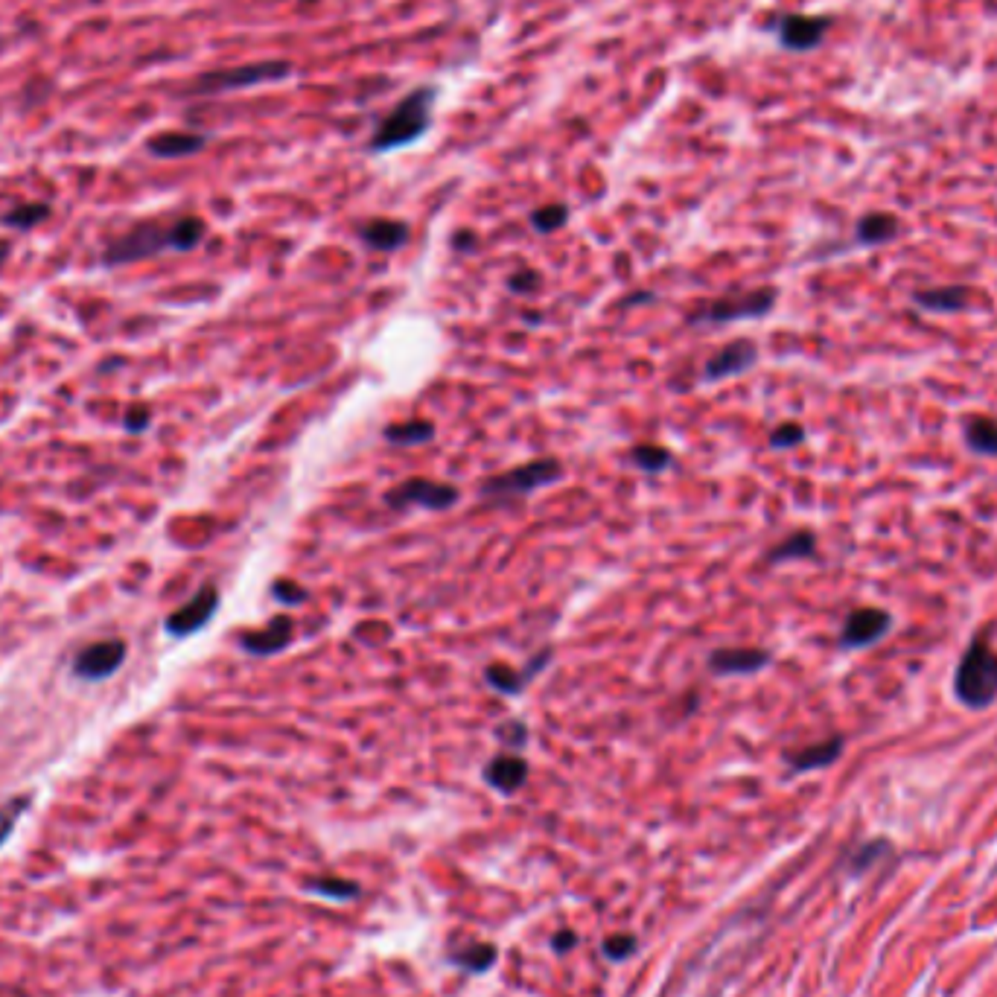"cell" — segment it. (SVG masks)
<instances>
[{
    "label": "cell",
    "instance_id": "cell-1",
    "mask_svg": "<svg viewBox=\"0 0 997 997\" xmlns=\"http://www.w3.org/2000/svg\"><path fill=\"white\" fill-rule=\"evenodd\" d=\"M207 225L199 216H184L170 225L161 222H143L135 225L129 234L117 237L105 248L103 266H126L135 260H149L164 251H193L205 240Z\"/></svg>",
    "mask_w": 997,
    "mask_h": 997
},
{
    "label": "cell",
    "instance_id": "cell-2",
    "mask_svg": "<svg viewBox=\"0 0 997 997\" xmlns=\"http://www.w3.org/2000/svg\"><path fill=\"white\" fill-rule=\"evenodd\" d=\"M435 97L438 91L423 85V88H414L409 97H403L400 103L391 108V114L382 120L374 132V138L368 143L371 152H394V149H403L409 146L414 140H420L429 126H432V105H435Z\"/></svg>",
    "mask_w": 997,
    "mask_h": 997
},
{
    "label": "cell",
    "instance_id": "cell-3",
    "mask_svg": "<svg viewBox=\"0 0 997 997\" xmlns=\"http://www.w3.org/2000/svg\"><path fill=\"white\" fill-rule=\"evenodd\" d=\"M954 691L968 709H986L997 697V654L983 636H977L960 659Z\"/></svg>",
    "mask_w": 997,
    "mask_h": 997
},
{
    "label": "cell",
    "instance_id": "cell-4",
    "mask_svg": "<svg viewBox=\"0 0 997 997\" xmlns=\"http://www.w3.org/2000/svg\"><path fill=\"white\" fill-rule=\"evenodd\" d=\"M292 76V65L283 59H269V62H251V65H240L231 70H213L205 73L193 82V88L187 94L196 97H216V94H228V91H242V88H254V85H266V82H280Z\"/></svg>",
    "mask_w": 997,
    "mask_h": 997
},
{
    "label": "cell",
    "instance_id": "cell-5",
    "mask_svg": "<svg viewBox=\"0 0 997 997\" xmlns=\"http://www.w3.org/2000/svg\"><path fill=\"white\" fill-rule=\"evenodd\" d=\"M560 479H563V464L557 458H537V461L519 464L514 470L484 479L479 493L484 499H511V496H528L534 490H543Z\"/></svg>",
    "mask_w": 997,
    "mask_h": 997
},
{
    "label": "cell",
    "instance_id": "cell-6",
    "mask_svg": "<svg viewBox=\"0 0 997 997\" xmlns=\"http://www.w3.org/2000/svg\"><path fill=\"white\" fill-rule=\"evenodd\" d=\"M779 301V292L773 286H761L753 292H738V295H723L718 301L703 304L700 312L688 315L691 324H732V321H750V318H764L773 312Z\"/></svg>",
    "mask_w": 997,
    "mask_h": 997
},
{
    "label": "cell",
    "instance_id": "cell-7",
    "mask_svg": "<svg viewBox=\"0 0 997 997\" xmlns=\"http://www.w3.org/2000/svg\"><path fill=\"white\" fill-rule=\"evenodd\" d=\"M382 499L391 511H406V508L449 511L452 505H458L461 490L452 484L432 482V479H406V482L394 484Z\"/></svg>",
    "mask_w": 997,
    "mask_h": 997
},
{
    "label": "cell",
    "instance_id": "cell-8",
    "mask_svg": "<svg viewBox=\"0 0 997 997\" xmlns=\"http://www.w3.org/2000/svg\"><path fill=\"white\" fill-rule=\"evenodd\" d=\"M126 654H129V648H126L123 639H103V642L85 645L79 654L73 656L70 668L85 683H103L123 668Z\"/></svg>",
    "mask_w": 997,
    "mask_h": 997
},
{
    "label": "cell",
    "instance_id": "cell-9",
    "mask_svg": "<svg viewBox=\"0 0 997 997\" xmlns=\"http://www.w3.org/2000/svg\"><path fill=\"white\" fill-rule=\"evenodd\" d=\"M216 610H219V589L213 584H205L187 604L172 610L164 621V630L170 633L172 639H187V636H193L202 627H207L210 619L216 616Z\"/></svg>",
    "mask_w": 997,
    "mask_h": 997
},
{
    "label": "cell",
    "instance_id": "cell-10",
    "mask_svg": "<svg viewBox=\"0 0 997 997\" xmlns=\"http://www.w3.org/2000/svg\"><path fill=\"white\" fill-rule=\"evenodd\" d=\"M828 30H831L828 15H782L776 21V35H779L782 47L793 50V53H805V50L820 47Z\"/></svg>",
    "mask_w": 997,
    "mask_h": 997
},
{
    "label": "cell",
    "instance_id": "cell-11",
    "mask_svg": "<svg viewBox=\"0 0 997 997\" xmlns=\"http://www.w3.org/2000/svg\"><path fill=\"white\" fill-rule=\"evenodd\" d=\"M890 627H893V616L887 610H878V607L855 610L840 630V648H846V651L869 648L878 639H884Z\"/></svg>",
    "mask_w": 997,
    "mask_h": 997
},
{
    "label": "cell",
    "instance_id": "cell-12",
    "mask_svg": "<svg viewBox=\"0 0 997 997\" xmlns=\"http://www.w3.org/2000/svg\"><path fill=\"white\" fill-rule=\"evenodd\" d=\"M758 359L756 342L750 339H735V342L723 344L718 353L709 356L706 368H703V379L706 382H721L729 377H741L747 374Z\"/></svg>",
    "mask_w": 997,
    "mask_h": 997
},
{
    "label": "cell",
    "instance_id": "cell-13",
    "mask_svg": "<svg viewBox=\"0 0 997 997\" xmlns=\"http://www.w3.org/2000/svg\"><path fill=\"white\" fill-rule=\"evenodd\" d=\"M773 662V654L764 648H718L712 651L706 665L715 677H750L764 671Z\"/></svg>",
    "mask_w": 997,
    "mask_h": 997
},
{
    "label": "cell",
    "instance_id": "cell-14",
    "mask_svg": "<svg viewBox=\"0 0 997 997\" xmlns=\"http://www.w3.org/2000/svg\"><path fill=\"white\" fill-rule=\"evenodd\" d=\"M295 621L292 616H275L263 630H248L240 636V645L251 656H275L292 645Z\"/></svg>",
    "mask_w": 997,
    "mask_h": 997
},
{
    "label": "cell",
    "instance_id": "cell-15",
    "mask_svg": "<svg viewBox=\"0 0 997 997\" xmlns=\"http://www.w3.org/2000/svg\"><path fill=\"white\" fill-rule=\"evenodd\" d=\"M482 776L493 791H499L502 796H514L528 782V761L516 753H502L484 764Z\"/></svg>",
    "mask_w": 997,
    "mask_h": 997
},
{
    "label": "cell",
    "instance_id": "cell-16",
    "mask_svg": "<svg viewBox=\"0 0 997 997\" xmlns=\"http://www.w3.org/2000/svg\"><path fill=\"white\" fill-rule=\"evenodd\" d=\"M356 234L368 248L391 254V251H400L409 242V225L400 222V219H371V222H362Z\"/></svg>",
    "mask_w": 997,
    "mask_h": 997
},
{
    "label": "cell",
    "instance_id": "cell-17",
    "mask_svg": "<svg viewBox=\"0 0 997 997\" xmlns=\"http://www.w3.org/2000/svg\"><path fill=\"white\" fill-rule=\"evenodd\" d=\"M207 146L205 135H196V132H161L155 138H149L146 149L155 155V158H187V155H196L202 152Z\"/></svg>",
    "mask_w": 997,
    "mask_h": 997
},
{
    "label": "cell",
    "instance_id": "cell-18",
    "mask_svg": "<svg viewBox=\"0 0 997 997\" xmlns=\"http://www.w3.org/2000/svg\"><path fill=\"white\" fill-rule=\"evenodd\" d=\"M843 753V738H828L823 744H814V747H805V750H796V753H788V764H791L796 773H805V770H820V767H828L831 761H837Z\"/></svg>",
    "mask_w": 997,
    "mask_h": 997
},
{
    "label": "cell",
    "instance_id": "cell-19",
    "mask_svg": "<svg viewBox=\"0 0 997 997\" xmlns=\"http://www.w3.org/2000/svg\"><path fill=\"white\" fill-rule=\"evenodd\" d=\"M916 304L933 312H960L971 304V289L968 286L922 289V292H916Z\"/></svg>",
    "mask_w": 997,
    "mask_h": 997
},
{
    "label": "cell",
    "instance_id": "cell-20",
    "mask_svg": "<svg viewBox=\"0 0 997 997\" xmlns=\"http://www.w3.org/2000/svg\"><path fill=\"white\" fill-rule=\"evenodd\" d=\"M382 435L391 447H420V444L435 441V423L432 420H403V423L385 426Z\"/></svg>",
    "mask_w": 997,
    "mask_h": 997
},
{
    "label": "cell",
    "instance_id": "cell-21",
    "mask_svg": "<svg viewBox=\"0 0 997 997\" xmlns=\"http://www.w3.org/2000/svg\"><path fill=\"white\" fill-rule=\"evenodd\" d=\"M817 554V537L811 531H793L791 537H785L782 543H776L767 563H788V560H808Z\"/></svg>",
    "mask_w": 997,
    "mask_h": 997
},
{
    "label": "cell",
    "instance_id": "cell-22",
    "mask_svg": "<svg viewBox=\"0 0 997 997\" xmlns=\"http://www.w3.org/2000/svg\"><path fill=\"white\" fill-rule=\"evenodd\" d=\"M484 683L490 688H496L499 694L516 697V694L525 691V686L531 683V677L525 674V668H511L505 662H493V665L484 668Z\"/></svg>",
    "mask_w": 997,
    "mask_h": 997
},
{
    "label": "cell",
    "instance_id": "cell-23",
    "mask_svg": "<svg viewBox=\"0 0 997 997\" xmlns=\"http://www.w3.org/2000/svg\"><path fill=\"white\" fill-rule=\"evenodd\" d=\"M901 231L893 213H866L858 222V242L863 245H881L890 242Z\"/></svg>",
    "mask_w": 997,
    "mask_h": 997
},
{
    "label": "cell",
    "instance_id": "cell-24",
    "mask_svg": "<svg viewBox=\"0 0 997 997\" xmlns=\"http://www.w3.org/2000/svg\"><path fill=\"white\" fill-rule=\"evenodd\" d=\"M449 960L458 965V968L470 971V974H482V971H487L490 965L496 963V948L487 945V942H473L467 948H452Z\"/></svg>",
    "mask_w": 997,
    "mask_h": 997
},
{
    "label": "cell",
    "instance_id": "cell-25",
    "mask_svg": "<svg viewBox=\"0 0 997 997\" xmlns=\"http://www.w3.org/2000/svg\"><path fill=\"white\" fill-rule=\"evenodd\" d=\"M965 444L980 455H997V423L989 417H971L965 423Z\"/></svg>",
    "mask_w": 997,
    "mask_h": 997
},
{
    "label": "cell",
    "instance_id": "cell-26",
    "mask_svg": "<svg viewBox=\"0 0 997 997\" xmlns=\"http://www.w3.org/2000/svg\"><path fill=\"white\" fill-rule=\"evenodd\" d=\"M630 455H633V464H636L639 470L651 473V476L662 473V470H668V467L674 464V455H671L665 447H656V444H639V447L630 449Z\"/></svg>",
    "mask_w": 997,
    "mask_h": 997
},
{
    "label": "cell",
    "instance_id": "cell-27",
    "mask_svg": "<svg viewBox=\"0 0 997 997\" xmlns=\"http://www.w3.org/2000/svg\"><path fill=\"white\" fill-rule=\"evenodd\" d=\"M569 222V207L566 205H543V207H537L534 213H531V228L537 231V234H554V231H560L563 225Z\"/></svg>",
    "mask_w": 997,
    "mask_h": 997
},
{
    "label": "cell",
    "instance_id": "cell-28",
    "mask_svg": "<svg viewBox=\"0 0 997 997\" xmlns=\"http://www.w3.org/2000/svg\"><path fill=\"white\" fill-rule=\"evenodd\" d=\"M310 890L324 895V898H336V901H347V898L359 895V887L353 881H344V878H312Z\"/></svg>",
    "mask_w": 997,
    "mask_h": 997
},
{
    "label": "cell",
    "instance_id": "cell-29",
    "mask_svg": "<svg viewBox=\"0 0 997 997\" xmlns=\"http://www.w3.org/2000/svg\"><path fill=\"white\" fill-rule=\"evenodd\" d=\"M47 213H50V207L47 205H21L15 207V210H9V213L3 216V222H6L9 228H21V231H27V228H35L38 222H44Z\"/></svg>",
    "mask_w": 997,
    "mask_h": 997
},
{
    "label": "cell",
    "instance_id": "cell-30",
    "mask_svg": "<svg viewBox=\"0 0 997 997\" xmlns=\"http://www.w3.org/2000/svg\"><path fill=\"white\" fill-rule=\"evenodd\" d=\"M272 598L280 601V604H286V607H301V604L310 601V589L283 578V581H275V584H272Z\"/></svg>",
    "mask_w": 997,
    "mask_h": 997
},
{
    "label": "cell",
    "instance_id": "cell-31",
    "mask_svg": "<svg viewBox=\"0 0 997 997\" xmlns=\"http://www.w3.org/2000/svg\"><path fill=\"white\" fill-rule=\"evenodd\" d=\"M27 805H30V799L27 796H15V799H9V802H3L0 805V846L6 843V837L12 834V828H15V823H18V817L27 811Z\"/></svg>",
    "mask_w": 997,
    "mask_h": 997
},
{
    "label": "cell",
    "instance_id": "cell-32",
    "mask_svg": "<svg viewBox=\"0 0 997 997\" xmlns=\"http://www.w3.org/2000/svg\"><path fill=\"white\" fill-rule=\"evenodd\" d=\"M493 735H496V741H502L505 747H511V750H522V747H525V741H528V726H525L522 721H505L493 729Z\"/></svg>",
    "mask_w": 997,
    "mask_h": 997
},
{
    "label": "cell",
    "instance_id": "cell-33",
    "mask_svg": "<svg viewBox=\"0 0 997 997\" xmlns=\"http://www.w3.org/2000/svg\"><path fill=\"white\" fill-rule=\"evenodd\" d=\"M802 441H805V429L799 423H782L770 435V447L773 449H791L796 444H802Z\"/></svg>",
    "mask_w": 997,
    "mask_h": 997
},
{
    "label": "cell",
    "instance_id": "cell-34",
    "mask_svg": "<svg viewBox=\"0 0 997 997\" xmlns=\"http://www.w3.org/2000/svg\"><path fill=\"white\" fill-rule=\"evenodd\" d=\"M540 283H543V277H540V272H534V269H516L514 275L508 277V289L514 292V295H531V292H537L540 289Z\"/></svg>",
    "mask_w": 997,
    "mask_h": 997
},
{
    "label": "cell",
    "instance_id": "cell-35",
    "mask_svg": "<svg viewBox=\"0 0 997 997\" xmlns=\"http://www.w3.org/2000/svg\"><path fill=\"white\" fill-rule=\"evenodd\" d=\"M604 954L610 960H627L630 954H636V939L633 936H610L604 942Z\"/></svg>",
    "mask_w": 997,
    "mask_h": 997
},
{
    "label": "cell",
    "instance_id": "cell-36",
    "mask_svg": "<svg viewBox=\"0 0 997 997\" xmlns=\"http://www.w3.org/2000/svg\"><path fill=\"white\" fill-rule=\"evenodd\" d=\"M149 420H152V414L146 412V409H132V412L126 414V429L129 432H143L149 426Z\"/></svg>",
    "mask_w": 997,
    "mask_h": 997
},
{
    "label": "cell",
    "instance_id": "cell-37",
    "mask_svg": "<svg viewBox=\"0 0 997 997\" xmlns=\"http://www.w3.org/2000/svg\"><path fill=\"white\" fill-rule=\"evenodd\" d=\"M654 301H656L654 292H633V295L621 298V301H619V310H627V307H636V304H654Z\"/></svg>",
    "mask_w": 997,
    "mask_h": 997
},
{
    "label": "cell",
    "instance_id": "cell-38",
    "mask_svg": "<svg viewBox=\"0 0 997 997\" xmlns=\"http://www.w3.org/2000/svg\"><path fill=\"white\" fill-rule=\"evenodd\" d=\"M452 248L461 251V254L473 251V248H476V234H470V231H458V234L452 237Z\"/></svg>",
    "mask_w": 997,
    "mask_h": 997
},
{
    "label": "cell",
    "instance_id": "cell-39",
    "mask_svg": "<svg viewBox=\"0 0 997 997\" xmlns=\"http://www.w3.org/2000/svg\"><path fill=\"white\" fill-rule=\"evenodd\" d=\"M575 942H578V939H575V933H569V930H560V933L554 936V942H551V945H554V951H569V948H575Z\"/></svg>",
    "mask_w": 997,
    "mask_h": 997
},
{
    "label": "cell",
    "instance_id": "cell-40",
    "mask_svg": "<svg viewBox=\"0 0 997 997\" xmlns=\"http://www.w3.org/2000/svg\"><path fill=\"white\" fill-rule=\"evenodd\" d=\"M9 257V242H0V263Z\"/></svg>",
    "mask_w": 997,
    "mask_h": 997
}]
</instances>
